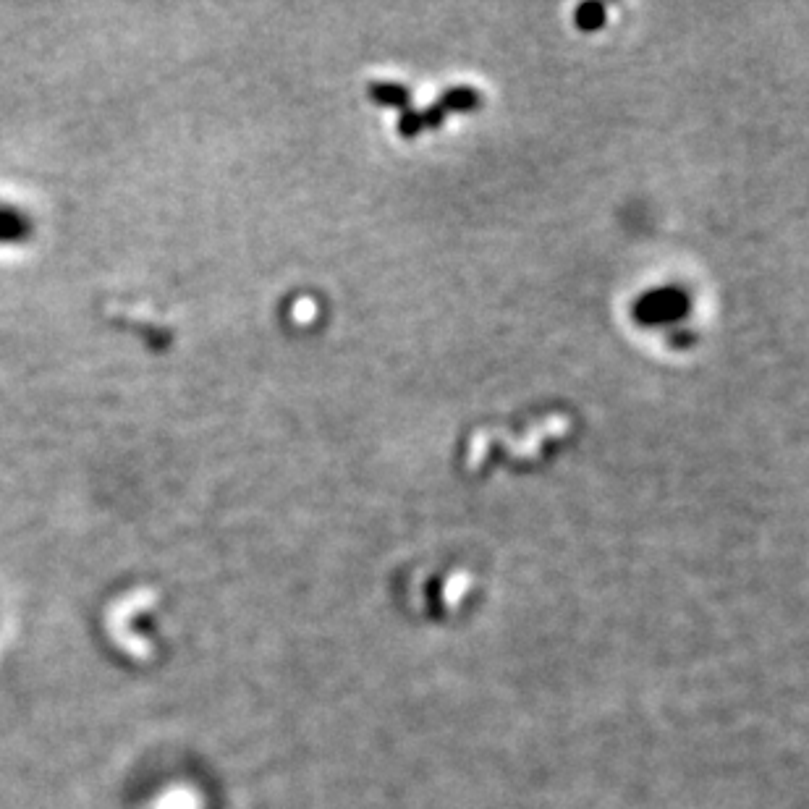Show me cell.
<instances>
[{"label": "cell", "mask_w": 809, "mask_h": 809, "mask_svg": "<svg viewBox=\"0 0 809 809\" xmlns=\"http://www.w3.org/2000/svg\"><path fill=\"white\" fill-rule=\"evenodd\" d=\"M477 100H480V95L474 90H453L448 92L443 100H440L438 105H432L430 110H427L425 116L422 113H414L412 108L404 110V116H401V134L404 137H414L419 129H425V126H438L440 121H443V116L446 113H451V110H469L477 105Z\"/></svg>", "instance_id": "6da1fadb"}, {"label": "cell", "mask_w": 809, "mask_h": 809, "mask_svg": "<svg viewBox=\"0 0 809 809\" xmlns=\"http://www.w3.org/2000/svg\"><path fill=\"white\" fill-rule=\"evenodd\" d=\"M689 302L686 296L676 288H666V291H652L647 299L637 304V317L642 323L647 325H658V323H671V320H679L686 312Z\"/></svg>", "instance_id": "7a4b0ae2"}, {"label": "cell", "mask_w": 809, "mask_h": 809, "mask_svg": "<svg viewBox=\"0 0 809 809\" xmlns=\"http://www.w3.org/2000/svg\"><path fill=\"white\" fill-rule=\"evenodd\" d=\"M370 95L383 105L409 110V92L404 87H398V84H375V87H370Z\"/></svg>", "instance_id": "3957f363"}, {"label": "cell", "mask_w": 809, "mask_h": 809, "mask_svg": "<svg viewBox=\"0 0 809 809\" xmlns=\"http://www.w3.org/2000/svg\"><path fill=\"white\" fill-rule=\"evenodd\" d=\"M603 19H605V11H603V6H597V3L582 6L579 11H576V24H579L582 29L603 27Z\"/></svg>", "instance_id": "277c9868"}]
</instances>
